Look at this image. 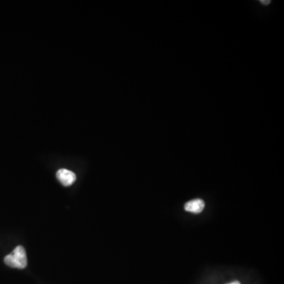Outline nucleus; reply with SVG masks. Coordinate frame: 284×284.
<instances>
[{"instance_id":"20e7f679","label":"nucleus","mask_w":284,"mask_h":284,"mask_svg":"<svg viewBox=\"0 0 284 284\" xmlns=\"http://www.w3.org/2000/svg\"><path fill=\"white\" fill-rule=\"evenodd\" d=\"M228 284H241L239 281H234V282H230V283Z\"/></svg>"},{"instance_id":"7ed1b4c3","label":"nucleus","mask_w":284,"mask_h":284,"mask_svg":"<svg viewBox=\"0 0 284 284\" xmlns=\"http://www.w3.org/2000/svg\"><path fill=\"white\" fill-rule=\"evenodd\" d=\"M205 201L202 199H194L191 201H188L187 203L185 204L184 206V209L186 212H191V213L198 214L201 213L205 208Z\"/></svg>"},{"instance_id":"f257e3e1","label":"nucleus","mask_w":284,"mask_h":284,"mask_svg":"<svg viewBox=\"0 0 284 284\" xmlns=\"http://www.w3.org/2000/svg\"><path fill=\"white\" fill-rule=\"evenodd\" d=\"M4 262L7 266L11 268H19V269L26 268L28 261H27L25 248L21 245H18L11 254L5 257Z\"/></svg>"},{"instance_id":"f03ea898","label":"nucleus","mask_w":284,"mask_h":284,"mask_svg":"<svg viewBox=\"0 0 284 284\" xmlns=\"http://www.w3.org/2000/svg\"><path fill=\"white\" fill-rule=\"evenodd\" d=\"M58 180L61 182L64 186H70L76 181V175L73 171L69 170L62 169L58 170L56 174Z\"/></svg>"}]
</instances>
